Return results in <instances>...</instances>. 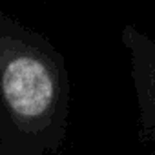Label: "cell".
I'll use <instances>...</instances> for the list:
<instances>
[{"label":"cell","mask_w":155,"mask_h":155,"mask_svg":"<svg viewBox=\"0 0 155 155\" xmlns=\"http://www.w3.org/2000/svg\"><path fill=\"white\" fill-rule=\"evenodd\" d=\"M69 77L40 33L0 11V155H51L68 133Z\"/></svg>","instance_id":"cell-1"},{"label":"cell","mask_w":155,"mask_h":155,"mask_svg":"<svg viewBox=\"0 0 155 155\" xmlns=\"http://www.w3.org/2000/svg\"><path fill=\"white\" fill-rule=\"evenodd\" d=\"M122 46L130 51L131 79L139 104L140 133L155 146V40L135 24H128L120 33Z\"/></svg>","instance_id":"cell-2"}]
</instances>
